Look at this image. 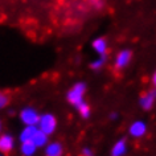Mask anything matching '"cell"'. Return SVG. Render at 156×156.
I'll list each match as a JSON object with an SVG mask.
<instances>
[{
	"instance_id": "cell-17",
	"label": "cell",
	"mask_w": 156,
	"mask_h": 156,
	"mask_svg": "<svg viewBox=\"0 0 156 156\" xmlns=\"http://www.w3.org/2000/svg\"><path fill=\"white\" fill-rule=\"evenodd\" d=\"M80 156H94V150L89 146H85V147L81 148Z\"/></svg>"
},
{
	"instance_id": "cell-5",
	"label": "cell",
	"mask_w": 156,
	"mask_h": 156,
	"mask_svg": "<svg viewBox=\"0 0 156 156\" xmlns=\"http://www.w3.org/2000/svg\"><path fill=\"white\" fill-rule=\"evenodd\" d=\"M147 131H148L147 123L144 122V120H140V119L134 120V122L128 126V135L134 139L143 138V136L147 134Z\"/></svg>"
},
{
	"instance_id": "cell-18",
	"label": "cell",
	"mask_w": 156,
	"mask_h": 156,
	"mask_svg": "<svg viewBox=\"0 0 156 156\" xmlns=\"http://www.w3.org/2000/svg\"><path fill=\"white\" fill-rule=\"evenodd\" d=\"M108 118H110L111 120H116V119H118V114H116V112H111Z\"/></svg>"
},
{
	"instance_id": "cell-14",
	"label": "cell",
	"mask_w": 156,
	"mask_h": 156,
	"mask_svg": "<svg viewBox=\"0 0 156 156\" xmlns=\"http://www.w3.org/2000/svg\"><path fill=\"white\" fill-rule=\"evenodd\" d=\"M32 142L36 144L38 150H40V148H44L46 144L49 143V135H46L45 132H42V131L38 130L36 132V135H34V138H33Z\"/></svg>"
},
{
	"instance_id": "cell-20",
	"label": "cell",
	"mask_w": 156,
	"mask_h": 156,
	"mask_svg": "<svg viewBox=\"0 0 156 156\" xmlns=\"http://www.w3.org/2000/svg\"><path fill=\"white\" fill-rule=\"evenodd\" d=\"M3 132V120H2V118H0V134Z\"/></svg>"
},
{
	"instance_id": "cell-9",
	"label": "cell",
	"mask_w": 156,
	"mask_h": 156,
	"mask_svg": "<svg viewBox=\"0 0 156 156\" xmlns=\"http://www.w3.org/2000/svg\"><path fill=\"white\" fill-rule=\"evenodd\" d=\"M155 102H156V98H155V94H154V91L152 90L144 93V94H142L140 95V98H139V106L142 107L144 111L152 110Z\"/></svg>"
},
{
	"instance_id": "cell-2",
	"label": "cell",
	"mask_w": 156,
	"mask_h": 156,
	"mask_svg": "<svg viewBox=\"0 0 156 156\" xmlns=\"http://www.w3.org/2000/svg\"><path fill=\"white\" fill-rule=\"evenodd\" d=\"M58 126V120L56 118V115L52 114V112H42L40 115V120L37 123L38 130L45 132L46 135H53L57 130Z\"/></svg>"
},
{
	"instance_id": "cell-1",
	"label": "cell",
	"mask_w": 156,
	"mask_h": 156,
	"mask_svg": "<svg viewBox=\"0 0 156 156\" xmlns=\"http://www.w3.org/2000/svg\"><path fill=\"white\" fill-rule=\"evenodd\" d=\"M87 86L85 82H76L74 85L70 86V89L66 91V101L69 105L76 107L77 105H80L81 102L85 101V95H86Z\"/></svg>"
},
{
	"instance_id": "cell-7",
	"label": "cell",
	"mask_w": 156,
	"mask_h": 156,
	"mask_svg": "<svg viewBox=\"0 0 156 156\" xmlns=\"http://www.w3.org/2000/svg\"><path fill=\"white\" fill-rule=\"evenodd\" d=\"M131 58H132V53H131V50H128V49H123V50H120V52L116 54V57H115V61H114V66L116 69H124L126 66L130 64V61H131Z\"/></svg>"
},
{
	"instance_id": "cell-4",
	"label": "cell",
	"mask_w": 156,
	"mask_h": 156,
	"mask_svg": "<svg viewBox=\"0 0 156 156\" xmlns=\"http://www.w3.org/2000/svg\"><path fill=\"white\" fill-rule=\"evenodd\" d=\"M15 147H16L15 136L11 134H7V132H2L0 134V154L8 155L15 150Z\"/></svg>"
},
{
	"instance_id": "cell-6",
	"label": "cell",
	"mask_w": 156,
	"mask_h": 156,
	"mask_svg": "<svg viewBox=\"0 0 156 156\" xmlns=\"http://www.w3.org/2000/svg\"><path fill=\"white\" fill-rule=\"evenodd\" d=\"M64 144L54 140L44 147V156H64Z\"/></svg>"
},
{
	"instance_id": "cell-10",
	"label": "cell",
	"mask_w": 156,
	"mask_h": 156,
	"mask_svg": "<svg viewBox=\"0 0 156 156\" xmlns=\"http://www.w3.org/2000/svg\"><path fill=\"white\" fill-rule=\"evenodd\" d=\"M38 131L37 126H23V128L19 132V140L21 142H32L36 132Z\"/></svg>"
},
{
	"instance_id": "cell-19",
	"label": "cell",
	"mask_w": 156,
	"mask_h": 156,
	"mask_svg": "<svg viewBox=\"0 0 156 156\" xmlns=\"http://www.w3.org/2000/svg\"><path fill=\"white\" fill-rule=\"evenodd\" d=\"M152 85H154V87L156 89V70H155V73L152 74Z\"/></svg>"
},
{
	"instance_id": "cell-8",
	"label": "cell",
	"mask_w": 156,
	"mask_h": 156,
	"mask_svg": "<svg viewBox=\"0 0 156 156\" xmlns=\"http://www.w3.org/2000/svg\"><path fill=\"white\" fill-rule=\"evenodd\" d=\"M128 151V143L127 140L122 138L118 139L116 142L112 144L111 151H110V156H126Z\"/></svg>"
},
{
	"instance_id": "cell-12",
	"label": "cell",
	"mask_w": 156,
	"mask_h": 156,
	"mask_svg": "<svg viewBox=\"0 0 156 156\" xmlns=\"http://www.w3.org/2000/svg\"><path fill=\"white\" fill-rule=\"evenodd\" d=\"M91 46L94 49V52L99 56H106L107 53V41L103 37H97L94 41L91 42Z\"/></svg>"
},
{
	"instance_id": "cell-15",
	"label": "cell",
	"mask_w": 156,
	"mask_h": 156,
	"mask_svg": "<svg viewBox=\"0 0 156 156\" xmlns=\"http://www.w3.org/2000/svg\"><path fill=\"white\" fill-rule=\"evenodd\" d=\"M106 64V56H99L98 58H95V60L91 61L90 64V68L93 70H101Z\"/></svg>"
},
{
	"instance_id": "cell-11",
	"label": "cell",
	"mask_w": 156,
	"mask_h": 156,
	"mask_svg": "<svg viewBox=\"0 0 156 156\" xmlns=\"http://www.w3.org/2000/svg\"><path fill=\"white\" fill-rule=\"evenodd\" d=\"M21 156H36L38 148L33 142H21L19 146Z\"/></svg>"
},
{
	"instance_id": "cell-21",
	"label": "cell",
	"mask_w": 156,
	"mask_h": 156,
	"mask_svg": "<svg viewBox=\"0 0 156 156\" xmlns=\"http://www.w3.org/2000/svg\"><path fill=\"white\" fill-rule=\"evenodd\" d=\"M152 91H154V94H155V98H156V89H154V90H152Z\"/></svg>"
},
{
	"instance_id": "cell-22",
	"label": "cell",
	"mask_w": 156,
	"mask_h": 156,
	"mask_svg": "<svg viewBox=\"0 0 156 156\" xmlns=\"http://www.w3.org/2000/svg\"><path fill=\"white\" fill-rule=\"evenodd\" d=\"M0 156H4V155H3V154H0Z\"/></svg>"
},
{
	"instance_id": "cell-16",
	"label": "cell",
	"mask_w": 156,
	"mask_h": 156,
	"mask_svg": "<svg viewBox=\"0 0 156 156\" xmlns=\"http://www.w3.org/2000/svg\"><path fill=\"white\" fill-rule=\"evenodd\" d=\"M9 102H11L9 94L8 93H5V91H3V90H0V111L8 107Z\"/></svg>"
},
{
	"instance_id": "cell-13",
	"label": "cell",
	"mask_w": 156,
	"mask_h": 156,
	"mask_svg": "<svg viewBox=\"0 0 156 156\" xmlns=\"http://www.w3.org/2000/svg\"><path fill=\"white\" fill-rule=\"evenodd\" d=\"M76 110H77V112L80 114V116L82 119H89L91 116V107H90V105H89L86 101H83V102H81L80 105H77Z\"/></svg>"
},
{
	"instance_id": "cell-3",
	"label": "cell",
	"mask_w": 156,
	"mask_h": 156,
	"mask_svg": "<svg viewBox=\"0 0 156 156\" xmlns=\"http://www.w3.org/2000/svg\"><path fill=\"white\" fill-rule=\"evenodd\" d=\"M40 112L33 106H25L19 112V119L23 123V126H37L40 120Z\"/></svg>"
}]
</instances>
